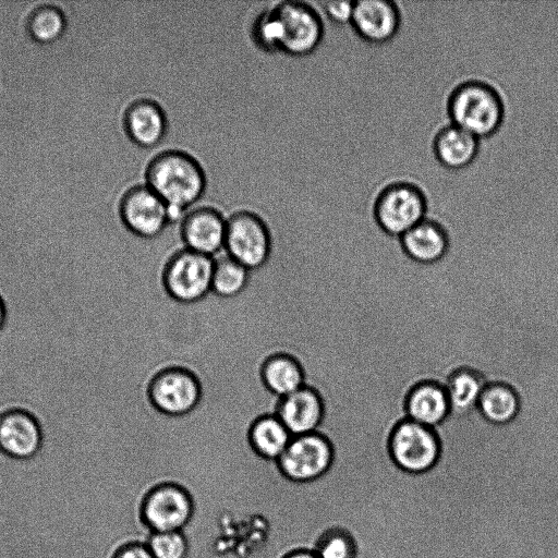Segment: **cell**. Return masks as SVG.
Segmentation results:
<instances>
[{
	"mask_svg": "<svg viewBox=\"0 0 558 558\" xmlns=\"http://www.w3.org/2000/svg\"><path fill=\"white\" fill-rule=\"evenodd\" d=\"M298 361L305 386L324 405L315 433L332 449L326 473L311 482H293L290 488L299 538L315 553L327 532L350 534L381 492L398 466L388 439L409 418L412 390L433 383L435 371L414 339L373 324L327 333Z\"/></svg>",
	"mask_w": 558,
	"mask_h": 558,
	"instance_id": "6da1fadb",
	"label": "cell"
},
{
	"mask_svg": "<svg viewBox=\"0 0 558 558\" xmlns=\"http://www.w3.org/2000/svg\"><path fill=\"white\" fill-rule=\"evenodd\" d=\"M149 186L168 206L186 209L204 194L206 174L201 163L182 150H165L154 157L145 172Z\"/></svg>",
	"mask_w": 558,
	"mask_h": 558,
	"instance_id": "7a4b0ae2",
	"label": "cell"
},
{
	"mask_svg": "<svg viewBox=\"0 0 558 558\" xmlns=\"http://www.w3.org/2000/svg\"><path fill=\"white\" fill-rule=\"evenodd\" d=\"M278 31V51L292 57L314 53L324 35V20L318 10L304 1H280L270 9Z\"/></svg>",
	"mask_w": 558,
	"mask_h": 558,
	"instance_id": "3957f363",
	"label": "cell"
},
{
	"mask_svg": "<svg viewBox=\"0 0 558 558\" xmlns=\"http://www.w3.org/2000/svg\"><path fill=\"white\" fill-rule=\"evenodd\" d=\"M449 112L454 125L481 138L498 129L504 107L495 88L474 81L457 87L450 98Z\"/></svg>",
	"mask_w": 558,
	"mask_h": 558,
	"instance_id": "277c9868",
	"label": "cell"
},
{
	"mask_svg": "<svg viewBox=\"0 0 558 558\" xmlns=\"http://www.w3.org/2000/svg\"><path fill=\"white\" fill-rule=\"evenodd\" d=\"M214 257L181 247L168 260L163 284L181 303H195L211 292Z\"/></svg>",
	"mask_w": 558,
	"mask_h": 558,
	"instance_id": "5b68a950",
	"label": "cell"
},
{
	"mask_svg": "<svg viewBox=\"0 0 558 558\" xmlns=\"http://www.w3.org/2000/svg\"><path fill=\"white\" fill-rule=\"evenodd\" d=\"M225 251L250 270L269 258L271 235L265 220L255 211L239 210L227 218Z\"/></svg>",
	"mask_w": 558,
	"mask_h": 558,
	"instance_id": "8992f818",
	"label": "cell"
},
{
	"mask_svg": "<svg viewBox=\"0 0 558 558\" xmlns=\"http://www.w3.org/2000/svg\"><path fill=\"white\" fill-rule=\"evenodd\" d=\"M375 214L378 223L386 232L402 236L425 219L424 195L412 184H391L379 195Z\"/></svg>",
	"mask_w": 558,
	"mask_h": 558,
	"instance_id": "52a82bcc",
	"label": "cell"
},
{
	"mask_svg": "<svg viewBox=\"0 0 558 558\" xmlns=\"http://www.w3.org/2000/svg\"><path fill=\"white\" fill-rule=\"evenodd\" d=\"M439 451V441L434 432L409 418L397 426L390 439L395 463L409 473L418 474L432 469Z\"/></svg>",
	"mask_w": 558,
	"mask_h": 558,
	"instance_id": "ba28073f",
	"label": "cell"
},
{
	"mask_svg": "<svg viewBox=\"0 0 558 558\" xmlns=\"http://www.w3.org/2000/svg\"><path fill=\"white\" fill-rule=\"evenodd\" d=\"M123 226L142 239H155L169 226L168 206L146 184L124 193L119 207Z\"/></svg>",
	"mask_w": 558,
	"mask_h": 558,
	"instance_id": "9c48e42d",
	"label": "cell"
},
{
	"mask_svg": "<svg viewBox=\"0 0 558 558\" xmlns=\"http://www.w3.org/2000/svg\"><path fill=\"white\" fill-rule=\"evenodd\" d=\"M201 386L189 371L169 367L156 373L148 385V397L161 413L179 416L190 413L201 399Z\"/></svg>",
	"mask_w": 558,
	"mask_h": 558,
	"instance_id": "30bf717a",
	"label": "cell"
},
{
	"mask_svg": "<svg viewBox=\"0 0 558 558\" xmlns=\"http://www.w3.org/2000/svg\"><path fill=\"white\" fill-rule=\"evenodd\" d=\"M277 461L288 478L311 482L327 472L332 461V449L318 433L294 436Z\"/></svg>",
	"mask_w": 558,
	"mask_h": 558,
	"instance_id": "8fae6325",
	"label": "cell"
},
{
	"mask_svg": "<svg viewBox=\"0 0 558 558\" xmlns=\"http://www.w3.org/2000/svg\"><path fill=\"white\" fill-rule=\"evenodd\" d=\"M193 506L180 487L166 484L148 494L142 507V517L153 533L181 532L189 523Z\"/></svg>",
	"mask_w": 558,
	"mask_h": 558,
	"instance_id": "7c38bea8",
	"label": "cell"
},
{
	"mask_svg": "<svg viewBox=\"0 0 558 558\" xmlns=\"http://www.w3.org/2000/svg\"><path fill=\"white\" fill-rule=\"evenodd\" d=\"M227 218L213 207L190 210L180 223L185 248L214 257L225 250Z\"/></svg>",
	"mask_w": 558,
	"mask_h": 558,
	"instance_id": "4fadbf2b",
	"label": "cell"
},
{
	"mask_svg": "<svg viewBox=\"0 0 558 558\" xmlns=\"http://www.w3.org/2000/svg\"><path fill=\"white\" fill-rule=\"evenodd\" d=\"M41 427L36 417L21 409L0 415V450L14 459H29L40 449Z\"/></svg>",
	"mask_w": 558,
	"mask_h": 558,
	"instance_id": "5bb4252c",
	"label": "cell"
},
{
	"mask_svg": "<svg viewBox=\"0 0 558 558\" xmlns=\"http://www.w3.org/2000/svg\"><path fill=\"white\" fill-rule=\"evenodd\" d=\"M351 25L364 39L380 44L399 27V12L393 0H354Z\"/></svg>",
	"mask_w": 558,
	"mask_h": 558,
	"instance_id": "9a60e30c",
	"label": "cell"
},
{
	"mask_svg": "<svg viewBox=\"0 0 558 558\" xmlns=\"http://www.w3.org/2000/svg\"><path fill=\"white\" fill-rule=\"evenodd\" d=\"M276 415L293 437L315 433L324 415L323 401L313 388L303 386L280 398Z\"/></svg>",
	"mask_w": 558,
	"mask_h": 558,
	"instance_id": "2e32d148",
	"label": "cell"
},
{
	"mask_svg": "<svg viewBox=\"0 0 558 558\" xmlns=\"http://www.w3.org/2000/svg\"><path fill=\"white\" fill-rule=\"evenodd\" d=\"M168 121L161 106L151 99L132 102L124 113L129 137L142 148L157 146L166 135Z\"/></svg>",
	"mask_w": 558,
	"mask_h": 558,
	"instance_id": "e0dca14e",
	"label": "cell"
},
{
	"mask_svg": "<svg viewBox=\"0 0 558 558\" xmlns=\"http://www.w3.org/2000/svg\"><path fill=\"white\" fill-rule=\"evenodd\" d=\"M408 417L426 427L438 425L449 413V400L442 386L425 383L416 386L407 402Z\"/></svg>",
	"mask_w": 558,
	"mask_h": 558,
	"instance_id": "ac0fdd59",
	"label": "cell"
},
{
	"mask_svg": "<svg viewBox=\"0 0 558 558\" xmlns=\"http://www.w3.org/2000/svg\"><path fill=\"white\" fill-rule=\"evenodd\" d=\"M401 240L408 255L424 264L438 260L448 245L442 228L428 219H424L405 232Z\"/></svg>",
	"mask_w": 558,
	"mask_h": 558,
	"instance_id": "d6986e66",
	"label": "cell"
},
{
	"mask_svg": "<svg viewBox=\"0 0 558 558\" xmlns=\"http://www.w3.org/2000/svg\"><path fill=\"white\" fill-rule=\"evenodd\" d=\"M477 147L478 138L454 124L440 131L435 141L438 160L453 169L468 166L474 159Z\"/></svg>",
	"mask_w": 558,
	"mask_h": 558,
	"instance_id": "ffe728a7",
	"label": "cell"
},
{
	"mask_svg": "<svg viewBox=\"0 0 558 558\" xmlns=\"http://www.w3.org/2000/svg\"><path fill=\"white\" fill-rule=\"evenodd\" d=\"M262 378L268 390L279 398L305 386L301 364L289 354L279 353L269 356L263 364Z\"/></svg>",
	"mask_w": 558,
	"mask_h": 558,
	"instance_id": "44dd1931",
	"label": "cell"
},
{
	"mask_svg": "<svg viewBox=\"0 0 558 558\" xmlns=\"http://www.w3.org/2000/svg\"><path fill=\"white\" fill-rule=\"evenodd\" d=\"M291 433L277 415H264L250 428L248 439L254 451L269 460H278L292 439Z\"/></svg>",
	"mask_w": 558,
	"mask_h": 558,
	"instance_id": "7402d4cb",
	"label": "cell"
},
{
	"mask_svg": "<svg viewBox=\"0 0 558 558\" xmlns=\"http://www.w3.org/2000/svg\"><path fill=\"white\" fill-rule=\"evenodd\" d=\"M250 269L221 251L214 256L211 292L225 299L241 294L247 287Z\"/></svg>",
	"mask_w": 558,
	"mask_h": 558,
	"instance_id": "603a6c76",
	"label": "cell"
},
{
	"mask_svg": "<svg viewBox=\"0 0 558 558\" xmlns=\"http://www.w3.org/2000/svg\"><path fill=\"white\" fill-rule=\"evenodd\" d=\"M478 407L486 420L504 424L517 415L519 401L510 387L501 384H486L480 397Z\"/></svg>",
	"mask_w": 558,
	"mask_h": 558,
	"instance_id": "cb8c5ba5",
	"label": "cell"
},
{
	"mask_svg": "<svg viewBox=\"0 0 558 558\" xmlns=\"http://www.w3.org/2000/svg\"><path fill=\"white\" fill-rule=\"evenodd\" d=\"M485 386L486 381L477 373L468 369L454 373L444 387L448 396L449 409L471 410L478 404Z\"/></svg>",
	"mask_w": 558,
	"mask_h": 558,
	"instance_id": "d4e9b609",
	"label": "cell"
},
{
	"mask_svg": "<svg viewBox=\"0 0 558 558\" xmlns=\"http://www.w3.org/2000/svg\"><path fill=\"white\" fill-rule=\"evenodd\" d=\"M27 32L40 44H52L64 33L66 20L57 7L47 4L32 11L27 17Z\"/></svg>",
	"mask_w": 558,
	"mask_h": 558,
	"instance_id": "484cf974",
	"label": "cell"
},
{
	"mask_svg": "<svg viewBox=\"0 0 558 558\" xmlns=\"http://www.w3.org/2000/svg\"><path fill=\"white\" fill-rule=\"evenodd\" d=\"M146 546L154 558H185L187 543L182 532L153 533Z\"/></svg>",
	"mask_w": 558,
	"mask_h": 558,
	"instance_id": "4316f807",
	"label": "cell"
},
{
	"mask_svg": "<svg viewBox=\"0 0 558 558\" xmlns=\"http://www.w3.org/2000/svg\"><path fill=\"white\" fill-rule=\"evenodd\" d=\"M315 554L318 558H355L356 548L348 532L331 530L320 538Z\"/></svg>",
	"mask_w": 558,
	"mask_h": 558,
	"instance_id": "83f0119b",
	"label": "cell"
},
{
	"mask_svg": "<svg viewBox=\"0 0 558 558\" xmlns=\"http://www.w3.org/2000/svg\"><path fill=\"white\" fill-rule=\"evenodd\" d=\"M322 14L336 25L351 24L354 0H330L320 3Z\"/></svg>",
	"mask_w": 558,
	"mask_h": 558,
	"instance_id": "f1b7e54d",
	"label": "cell"
},
{
	"mask_svg": "<svg viewBox=\"0 0 558 558\" xmlns=\"http://www.w3.org/2000/svg\"><path fill=\"white\" fill-rule=\"evenodd\" d=\"M112 558H154V556L146 545L129 544L121 547Z\"/></svg>",
	"mask_w": 558,
	"mask_h": 558,
	"instance_id": "f546056e",
	"label": "cell"
},
{
	"mask_svg": "<svg viewBox=\"0 0 558 558\" xmlns=\"http://www.w3.org/2000/svg\"><path fill=\"white\" fill-rule=\"evenodd\" d=\"M287 558H318V556L312 551H299L288 556Z\"/></svg>",
	"mask_w": 558,
	"mask_h": 558,
	"instance_id": "4dcf8cb0",
	"label": "cell"
},
{
	"mask_svg": "<svg viewBox=\"0 0 558 558\" xmlns=\"http://www.w3.org/2000/svg\"><path fill=\"white\" fill-rule=\"evenodd\" d=\"M5 316H7L5 305L0 296V330L4 325Z\"/></svg>",
	"mask_w": 558,
	"mask_h": 558,
	"instance_id": "1f68e13d",
	"label": "cell"
},
{
	"mask_svg": "<svg viewBox=\"0 0 558 558\" xmlns=\"http://www.w3.org/2000/svg\"><path fill=\"white\" fill-rule=\"evenodd\" d=\"M546 5H547V0H546ZM545 14H546V11H545ZM544 22H545V19H544ZM543 27H544V25H543ZM542 32H543V29H542ZM541 35H542V33H541ZM539 38H541V36H539ZM538 40H539V39H538ZM537 43H538V41H537ZM536 45H537V44H536ZM535 47H536V46H535ZM534 49H535V48H534ZM533 51H534V50H533ZM533 51H532V52H533ZM531 54H532V53H531ZM531 54H530V56H531ZM529 58H530V57H529ZM529 58H527V59H529ZM527 59H526V60H527ZM526 60H525V61H526ZM525 61H524V62H525ZM520 68H521V66H520ZM518 70H519V69H518ZM518 70H517V71H518ZM517 71H515V72H517ZM507 81H508V80H507ZM507 81H506V82H507ZM502 85H504V84H502ZM502 85H501V86H502ZM498 89H499V88H498ZM498 89H497V90H498Z\"/></svg>",
	"mask_w": 558,
	"mask_h": 558,
	"instance_id": "d6a6232c",
	"label": "cell"
},
{
	"mask_svg": "<svg viewBox=\"0 0 558 558\" xmlns=\"http://www.w3.org/2000/svg\"><path fill=\"white\" fill-rule=\"evenodd\" d=\"M372 231H376V230H372ZM361 232H369V231H361ZM377 232H385V231H377ZM357 233H360V232H357ZM351 234H356V233H351ZM344 235H350V234H344ZM339 236H342V235H339Z\"/></svg>",
	"mask_w": 558,
	"mask_h": 558,
	"instance_id": "836d02e7",
	"label": "cell"
}]
</instances>
